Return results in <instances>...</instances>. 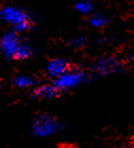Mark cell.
Returning a JSON list of instances; mask_svg holds the SVG:
<instances>
[{"instance_id": "6da1fadb", "label": "cell", "mask_w": 134, "mask_h": 148, "mask_svg": "<svg viewBox=\"0 0 134 148\" xmlns=\"http://www.w3.org/2000/svg\"><path fill=\"white\" fill-rule=\"evenodd\" d=\"M0 52L9 59L22 60L31 57L33 49L30 45L22 41L16 32H8L0 38Z\"/></svg>"}, {"instance_id": "7a4b0ae2", "label": "cell", "mask_w": 134, "mask_h": 148, "mask_svg": "<svg viewBox=\"0 0 134 148\" xmlns=\"http://www.w3.org/2000/svg\"><path fill=\"white\" fill-rule=\"evenodd\" d=\"M0 19L11 25L16 33L28 31L32 27V19L28 13L15 5H6L0 10Z\"/></svg>"}, {"instance_id": "3957f363", "label": "cell", "mask_w": 134, "mask_h": 148, "mask_svg": "<svg viewBox=\"0 0 134 148\" xmlns=\"http://www.w3.org/2000/svg\"><path fill=\"white\" fill-rule=\"evenodd\" d=\"M63 129V124L56 117L49 114L37 115L32 121L31 131L37 138H49Z\"/></svg>"}, {"instance_id": "277c9868", "label": "cell", "mask_w": 134, "mask_h": 148, "mask_svg": "<svg viewBox=\"0 0 134 148\" xmlns=\"http://www.w3.org/2000/svg\"><path fill=\"white\" fill-rule=\"evenodd\" d=\"M86 79H87L86 74L82 70L72 67L68 71H66L61 76L53 79V85L59 92H65L79 87L84 82H86Z\"/></svg>"}, {"instance_id": "5b68a950", "label": "cell", "mask_w": 134, "mask_h": 148, "mask_svg": "<svg viewBox=\"0 0 134 148\" xmlns=\"http://www.w3.org/2000/svg\"><path fill=\"white\" fill-rule=\"evenodd\" d=\"M122 70V64L112 56L99 57L93 64V72L98 76H106Z\"/></svg>"}, {"instance_id": "8992f818", "label": "cell", "mask_w": 134, "mask_h": 148, "mask_svg": "<svg viewBox=\"0 0 134 148\" xmlns=\"http://www.w3.org/2000/svg\"><path fill=\"white\" fill-rule=\"evenodd\" d=\"M72 68V65L68 60L64 58H53L48 62L46 66V74L49 77L56 79L66 71Z\"/></svg>"}, {"instance_id": "52a82bcc", "label": "cell", "mask_w": 134, "mask_h": 148, "mask_svg": "<svg viewBox=\"0 0 134 148\" xmlns=\"http://www.w3.org/2000/svg\"><path fill=\"white\" fill-rule=\"evenodd\" d=\"M59 91L53 84H44L35 87L32 91V97L35 99H50L59 95Z\"/></svg>"}, {"instance_id": "ba28073f", "label": "cell", "mask_w": 134, "mask_h": 148, "mask_svg": "<svg viewBox=\"0 0 134 148\" xmlns=\"http://www.w3.org/2000/svg\"><path fill=\"white\" fill-rule=\"evenodd\" d=\"M36 78L32 75L29 74H20L14 78L13 84L15 85L19 89H27V88H31L36 85Z\"/></svg>"}, {"instance_id": "9c48e42d", "label": "cell", "mask_w": 134, "mask_h": 148, "mask_svg": "<svg viewBox=\"0 0 134 148\" xmlns=\"http://www.w3.org/2000/svg\"><path fill=\"white\" fill-rule=\"evenodd\" d=\"M76 10L80 14H83V15H92L94 12V5L93 3L90 2V1L82 0V1H79L76 4Z\"/></svg>"}, {"instance_id": "30bf717a", "label": "cell", "mask_w": 134, "mask_h": 148, "mask_svg": "<svg viewBox=\"0 0 134 148\" xmlns=\"http://www.w3.org/2000/svg\"><path fill=\"white\" fill-rule=\"evenodd\" d=\"M108 18L102 14H92L90 17V23L95 28H102L106 25H108Z\"/></svg>"}, {"instance_id": "8fae6325", "label": "cell", "mask_w": 134, "mask_h": 148, "mask_svg": "<svg viewBox=\"0 0 134 148\" xmlns=\"http://www.w3.org/2000/svg\"><path fill=\"white\" fill-rule=\"evenodd\" d=\"M84 38H77V39H74L72 41V45L75 48H79V47H82L84 45Z\"/></svg>"}]
</instances>
